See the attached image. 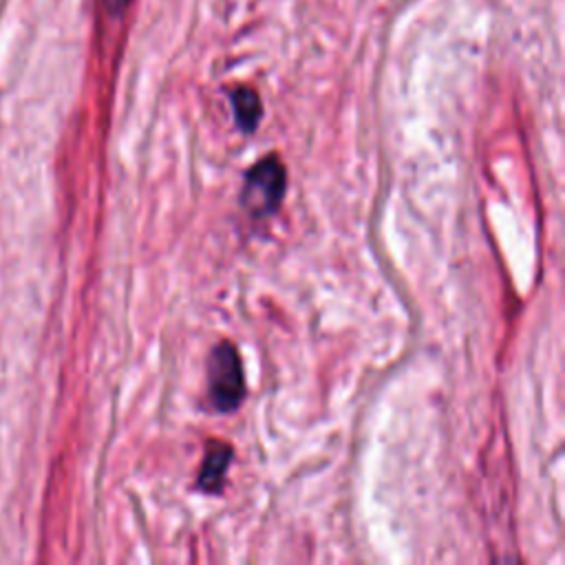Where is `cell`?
<instances>
[{"label": "cell", "mask_w": 565, "mask_h": 565, "mask_svg": "<svg viewBox=\"0 0 565 565\" xmlns=\"http://www.w3.org/2000/svg\"><path fill=\"white\" fill-rule=\"evenodd\" d=\"M287 190V170L285 163L276 154H267L258 159L243 177L241 188V207L252 218L271 216Z\"/></svg>", "instance_id": "1"}, {"label": "cell", "mask_w": 565, "mask_h": 565, "mask_svg": "<svg viewBox=\"0 0 565 565\" xmlns=\"http://www.w3.org/2000/svg\"><path fill=\"white\" fill-rule=\"evenodd\" d=\"M207 395L218 413L236 411L245 397V373L234 342H218L207 355Z\"/></svg>", "instance_id": "2"}, {"label": "cell", "mask_w": 565, "mask_h": 565, "mask_svg": "<svg viewBox=\"0 0 565 565\" xmlns=\"http://www.w3.org/2000/svg\"><path fill=\"white\" fill-rule=\"evenodd\" d=\"M232 455L234 448L227 441L221 439H210L205 444V455H203V463L199 470V479H196V488L203 492H221L223 483H225V472L232 463Z\"/></svg>", "instance_id": "3"}, {"label": "cell", "mask_w": 565, "mask_h": 565, "mask_svg": "<svg viewBox=\"0 0 565 565\" xmlns=\"http://www.w3.org/2000/svg\"><path fill=\"white\" fill-rule=\"evenodd\" d=\"M230 99H232L234 119H236L238 128L243 132H254L258 121H260V117H263V104H260L258 93L254 88L241 86V88L232 90Z\"/></svg>", "instance_id": "4"}, {"label": "cell", "mask_w": 565, "mask_h": 565, "mask_svg": "<svg viewBox=\"0 0 565 565\" xmlns=\"http://www.w3.org/2000/svg\"><path fill=\"white\" fill-rule=\"evenodd\" d=\"M130 0H104V7L110 15H121L128 9Z\"/></svg>", "instance_id": "5"}]
</instances>
